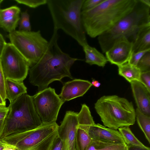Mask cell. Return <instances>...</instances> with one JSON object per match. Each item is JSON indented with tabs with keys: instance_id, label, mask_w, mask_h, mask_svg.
<instances>
[{
	"instance_id": "e0dca14e",
	"label": "cell",
	"mask_w": 150,
	"mask_h": 150,
	"mask_svg": "<svg viewBox=\"0 0 150 150\" xmlns=\"http://www.w3.org/2000/svg\"><path fill=\"white\" fill-rule=\"evenodd\" d=\"M134 38L132 52L150 50V24L140 29Z\"/></svg>"
},
{
	"instance_id": "74e56055",
	"label": "cell",
	"mask_w": 150,
	"mask_h": 150,
	"mask_svg": "<svg viewBox=\"0 0 150 150\" xmlns=\"http://www.w3.org/2000/svg\"><path fill=\"white\" fill-rule=\"evenodd\" d=\"M7 144L0 141V150H4L7 146Z\"/></svg>"
},
{
	"instance_id": "4fadbf2b",
	"label": "cell",
	"mask_w": 150,
	"mask_h": 150,
	"mask_svg": "<svg viewBox=\"0 0 150 150\" xmlns=\"http://www.w3.org/2000/svg\"><path fill=\"white\" fill-rule=\"evenodd\" d=\"M88 134L92 140L115 144H125L119 131L95 123L89 128Z\"/></svg>"
},
{
	"instance_id": "ffe728a7",
	"label": "cell",
	"mask_w": 150,
	"mask_h": 150,
	"mask_svg": "<svg viewBox=\"0 0 150 150\" xmlns=\"http://www.w3.org/2000/svg\"><path fill=\"white\" fill-rule=\"evenodd\" d=\"M118 67L119 75L124 77L127 81H137L141 82V72L136 66L129 64L128 62Z\"/></svg>"
},
{
	"instance_id": "8992f818",
	"label": "cell",
	"mask_w": 150,
	"mask_h": 150,
	"mask_svg": "<svg viewBox=\"0 0 150 150\" xmlns=\"http://www.w3.org/2000/svg\"><path fill=\"white\" fill-rule=\"evenodd\" d=\"M95 109L105 127L117 129L134 125L136 112L133 104L117 95L104 96L95 104Z\"/></svg>"
},
{
	"instance_id": "d6986e66",
	"label": "cell",
	"mask_w": 150,
	"mask_h": 150,
	"mask_svg": "<svg viewBox=\"0 0 150 150\" xmlns=\"http://www.w3.org/2000/svg\"><path fill=\"white\" fill-rule=\"evenodd\" d=\"M85 56L86 62L91 65H96L103 67L108 61L102 54L88 44L83 47Z\"/></svg>"
},
{
	"instance_id": "9a60e30c",
	"label": "cell",
	"mask_w": 150,
	"mask_h": 150,
	"mask_svg": "<svg viewBox=\"0 0 150 150\" xmlns=\"http://www.w3.org/2000/svg\"><path fill=\"white\" fill-rule=\"evenodd\" d=\"M130 83L137 108L150 117V92L139 81H133Z\"/></svg>"
},
{
	"instance_id": "d590c367",
	"label": "cell",
	"mask_w": 150,
	"mask_h": 150,
	"mask_svg": "<svg viewBox=\"0 0 150 150\" xmlns=\"http://www.w3.org/2000/svg\"><path fill=\"white\" fill-rule=\"evenodd\" d=\"M91 83L92 85L97 88L99 87L100 85V82L97 81L95 80L94 79L93 80Z\"/></svg>"
},
{
	"instance_id": "7a4b0ae2",
	"label": "cell",
	"mask_w": 150,
	"mask_h": 150,
	"mask_svg": "<svg viewBox=\"0 0 150 150\" xmlns=\"http://www.w3.org/2000/svg\"><path fill=\"white\" fill-rule=\"evenodd\" d=\"M137 1L104 0L92 9L81 11V18L86 33L91 38L98 37L129 13Z\"/></svg>"
},
{
	"instance_id": "44dd1931",
	"label": "cell",
	"mask_w": 150,
	"mask_h": 150,
	"mask_svg": "<svg viewBox=\"0 0 150 150\" xmlns=\"http://www.w3.org/2000/svg\"><path fill=\"white\" fill-rule=\"evenodd\" d=\"M86 150H127L125 144H115L92 140Z\"/></svg>"
},
{
	"instance_id": "2e32d148",
	"label": "cell",
	"mask_w": 150,
	"mask_h": 150,
	"mask_svg": "<svg viewBox=\"0 0 150 150\" xmlns=\"http://www.w3.org/2000/svg\"><path fill=\"white\" fill-rule=\"evenodd\" d=\"M20 12V8L16 6L0 9V28L9 33L15 30Z\"/></svg>"
},
{
	"instance_id": "5b68a950",
	"label": "cell",
	"mask_w": 150,
	"mask_h": 150,
	"mask_svg": "<svg viewBox=\"0 0 150 150\" xmlns=\"http://www.w3.org/2000/svg\"><path fill=\"white\" fill-rule=\"evenodd\" d=\"M8 107L9 112L4 120L0 140L10 135L33 129L42 124L32 96L27 93L10 103Z\"/></svg>"
},
{
	"instance_id": "ba28073f",
	"label": "cell",
	"mask_w": 150,
	"mask_h": 150,
	"mask_svg": "<svg viewBox=\"0 0 150 150\" xmlns=\"http://www.w3.org/2000/svg\"><path fill=\"white\" fill-rule=\"evenodd\" d=\"M11 43L20 52L32 67L40 60L47 50L49 41L37 31L15 30L9 33Z\"/></svg>"
},
{
	"instance_id": "e575fe53",
	"label": "cell",
	"mask_w": 150,
	"mask_h": 150,
	"mask_svg": "<svg viewBox=\"0 0 150 150\" xmlns=\"http://www.w3.org/2000/svg\"><path fill=\"white\" fill-rule=\"evenodd\" d=\"M127 150H150V148L145 146L143 147L138 146H127Z\"/></svg>"
},
{
	"instance_id": "8d00e7d4",
	"label": "cell",
	"mask_w": 150,
	"mask_h": 150,
	"mask_svg": "<svg viewBox=\"0 0 150 150\" xmlns=\"http://www.w3.org/2000/svg\"><path fill=\"white\" fill-rule=\"evenodd\" d=\"M4 150H18L15 147L7 144V146Z\"/></svg>"
},
{
	"instance_id": "d6a6232c",
	"label": "cell",
	"mask_w": 150,
	"mask_h": 150,
	"mask_svg": "<svg viewBox=\"0 0 150 150\" xmlns=\"http://www.w3.org/2000/svg\"><path fill=\"white\" fill-rule=\"evenodd\" d=\"M9 108L4 106L0 108V120H4L8 112Z\"/></svg>"
},
{
	"instance_id": "52a82bcc",
	"label": "cell",
	"mask_w": 150,
	"mask_h": 150,
	"mask_svg": "<svg viewBox=\"0 0 150 150\" xmlns=\"http://www.w3.org/2000/svg\"><path fill=\"white\" fill-rule=\"evenodd\" d=\"M56 122L43 123L29 131L6 137L0 140L18 150H51L58 137Z\"/></svg>"
},
{
	"instance_id": "4316f807",
	"label": "cell",
	"mask_w": 150,
	"mask_h": 150,
	"mask_svg": "<svg viewBox=\"0 0 150 150\" xmlns=\"http://www.w3.org/2000/svg\"><path fill=\"white\" fill-rule=\"evenodd\" d=\"M47 0H14L18 4L35 8L47 4Z\"/></svg>"
},
{
	"instance_id": "8fae6325",
	"label": "cell",
	"mask_w": 150,
	"mask_h": 150,
	"mask_svg": "<svg viewBox=\"0 0 150 150\" xmlns=\"http://www.w3.org/2000/svg\"><path fill=\"white\" fill-rule=\"evenodd\" d=\"M78 126V113L67 111L58 129V136L63 142V150H78L76 141Z\"/></svg>"
},
{
	"instance_id": "5bb4252c",
	"label": "cell",
	"mask_w": 150,
	"mask_h": 150,
	"mask_svg": "<svg viewBox=\"0 0 150 150\" xmlns=\"http://www.w3.org/2000/svg\"><path fill=\"white\" fill-rule=\"evenodd\" d=\"M92 86L88 81L75 79L65 83L59 96L65 102L83 96Z\"/></svg>"
},
{
	"instance_id": "3957f363",
	"label": "cell",
	"mask_w": 150,
	"mask_h": 150,
	"mask_svg": "<svg viewBox=\"0 0 150 150\" xmlns=\"http://www.w3.org/2000/svg\"><path fill=\"white\" fill-rule=\"evenodd\" d=\"M85 0H47L54 29L62 30L82 47L88 44L81 16Z\"/></svg>"
},
{
	"instance_id": "603a6c76",
	"label": "cell",
	"mask_w": 150,
	"mask_h": 150,
	"mask_svg": "<svg viewBox=\"0 0 150 150\" xmlns=\"http://www.w3.org/2000/svg\"><path fill=\"white\" fill-rule=\"evenodd\" d=\"M136 117L138 124L149 144L150 143V117L144 114L137 108Z\"/></svg>"
},
{
	"instance_id": "d4e9b609",
	"label": "cell",
	"mask_w": 150,
	"mask_h": 150,
	"mask_svg": "<svg viewBox=\"0 0 150 150\" xmlns=\"http://www.w3.org/2000/svg\"><path fill=\"white\" fill-rule=\"evenodd\" d=\"M18 24L19 30L26 31H31L30 16L27 11L21 13V16Z\"/></svg>"
},
{
	"instance_id": "f546056e",
	"label": "cell",
	"mask_w": 150,
	"mask_h": 150,
	"mask_svg": "<svg viewBox=\"0 0 150 150\" xmlns=\"http://www.w3.org/2000/svg\"><path fill=\"white\" fill-rule=\"evenodd\" d=\"M5 81V79L0 64V94L4 101L6 99Z\"/></svg>"
},
{
	"instance_id": "83f0119b",
	"label": "cell",
	"mask_w": 150,
	"mask_h": 150,
	"mask_svg": "<svg viewBox=\"0 0 150 150\" xmlns=\"http://www.w3.org/2000/svg\"><path fill=\"white\" fill-rule=\"evenodd\" d=\"M104 0H85L82 8V11H86L92 9L100 4Z\"/></svg>"
},
{
	"instance_id": "ac0fdd59",
	"label": "cell",
	"mask_w": 150,
	"mask_h": 150,
	"mask_svg": "<svg viewBox=\"0 0 150 150\" xmlns=\"http://www.w3.org/2000/svg\"><path fill=\"white\" fill-rule=\"evenodd\" d=\"M5 86L6 99L10 103L27 92V88L22 81L7 79H5Z\"/></svg>"
},
{
	"instance_id": "277c9868",
	"label": "cell",
	"mask_w": 150,
	"mask_h": 150,
	"mask_svg": "<svg viewBox=\"0 0 150 150\" xmlns=\"http://www.w3.org/2000/svg\"><path fill=\"white\" fill-rule=\"evenodd\" d=\"M150 24V6L142 0H137L132 10L111 28L98 36L103 53H105L123 37L134 38L140 29Z\"/></svg>"
},
{
	"instance_id": "4dcf8cb0",
	"label": "cell",
	"mask_w": 150,
	"mask_h": 150,
	"mask_svg": "<svg viewBox=\"0 0 150 150\" xmlns=\"http://www.w3.org/2000/svg\"><path fill=\"white\" fill-rule=\"evenodd\" d=\"M140 80L141 82L150 92V71L141 73Z\"/></svg>"
},
{
	"instance_id": "6da1fadb",
	"label": "cell",
	"mask_w": 150,
	"mask_h": 150,
	"mask_svg": "<svg viewBox=\"0 0 150 150\" xmlns=\"http://www.w3.org/2000/svg\"><path fill=\"white\" fill-rule=\"evenodd\" d=\"M58 30L54 29L48 48L39 61L29 69V81L38 87V91L48 88L55 81L66 77L73 79L70 69L75 62L81 59L72 57L59 46Z\"/></svg>"
},
{
	"instance_id": "484cf974",
	"label": "cell",
	"mask_w": 150,
	"mask_h": 150,
	"mask_svg": "<svg viewBox=\"0 0 150 150\" xmlns=\"http://www.w3.org/2000/svg\"><path fill=\"white\" fill-rule=\"evenodd\" d=\"M136 67L141 73L150 71V50L143 56L138 62Z\"/></svg>"
},
{
	"instance_id": "cb8c5ba5",
	"label": "cell",
	"mask_w": 150,
	"mask_h": 150,
	"mask_svg": "<svg viewBox=\"0 0 150 150\" xmlns=\"http://www.w3.org/2000/svg\"><path fill=\"white\" fill-rule=\"evenodd\" d=\"M118 129L127 146H146L135 137L129 127L124 126L119 128Z\"/></svg>"
},
{
	"instance_id": "60d3db41",
	"label": "cell",
	"mask_w": 150,
	"mask_h": 150,
	"mask_svg": "<svg viewBox=\"0 0 150 150\" xmlns=\"http://www.w3.org/2000/svg\"><path fill=\"white\" fill-rule=\"evenodd\" d=\"M142 1L145 4L150 6V0H142Z\"/></svg>"
},
{
	"instance_id": "836d02e7",
	"label": "cell",
	"mask_w": 150,
	"mask_h": 150,
	"mask_svg": "<svg viewBox=\"0 0 150 150\" xmlns=\"http://www.w3.org/2000/svg\"><path fill=\"white\" fill-rule=\"evenodd\" d=\"M6 43L3 36L0 33V57Z\"/></svg>"
},
{
	"instance_id": "f1b7e54d",
	"label": "cell",
	"mask_w": 150,
	"mask_h": 150,
	"mask_svg": "<svg viewBox=\"0 0 150 150\" xmlns=\"http://www.w3.org/2000/svg\"><path fill=\"white\" fill-rule=\"evenodd\" d=\"M150 50H146L137 52H132L128 63L130 64L136 66L143 56Z\"/></svg>"
},
{
	"instance_id": "7bdbcfd3",
	"label": "cell",
	"mask_w": 150,
	"mask_h": 150,
	"mask_svg": "<svg viewBox=\"0 0 150 150\" xmlns=\"http://www.w3.org/2000/svg\"></svg>"
},
{
	"instance_id": "1f68e13d",
	"label": "cell",
	"mask_w": 150,
	"mask_h": 150,
	"mask_svg": "<svg viewBox=\"0 0 150 150\" xmlns=\"http://www.w3.org/2000/svg\"><path fill=\"white\" fill-rule=\"evenodd\" d=\"M63 149L62 141L58 136L54 143L51 150H63Z\"/></svg>"
},
{
	"instance_id": "b9f144b4",
	"label": "cell",
	"mask_w": 150,
	"mask_h": 150,
	"mask_svg": "<svg viewBox=\"0 0 150 150\" xmlns=\"http://www.w3.org/2000/svg\"><path fill=\"white\" fill-rule=\"evenodd\" d=\"M4 1L3 0H0V7L1 4L2 3L3 1Z\"/></svg>"
},
{
	"instance_id": "30bf717a",
	"label": "cell",
	"mask_w": 150,
	"mask_h": 150,
	"mask_svg": "<svg viewBox=\"0 0 150 150\" xmlns=\"http://www.w3.org/2000/svg\"><path fill=\"white\" fill-rule=\"evenodd\" d=\"M36 111L42 123L56 122L60 108L64 103L50 87L32 96Z\"/></svg>"
},
{
	"instance_id": "9c48e42d",
	"label": "cell",
	"mask_w": 150,
	"mask_h": 150,
	"mask_svg": "<svg viewBox=\"0 0 150 150\" xmlns=\"http://www.w3.org/2000/svg\"><path fill=\"white\" fill-rule=\"evenodd\" d=\"M0 65L5 79L22 81L26 78L29 64L11 43H6L0 57Z\"/></svg>"
},
{
	"instance_id": "f35d334b",
	"label": "cell",
	"mask_w": 150,
	"mask_h": 150,
	"mask_svg": "<svg viewBox=\"0 0 150 150\" xmlns=\"http://www.w3.org/2000/svg\"><path fill=\"white\" fill-rule=\"evenodd\" d=\"M6 101H4L3 99L0 94V105H6Z\"/></svg>"
},
{
	"instance_id": "ab89813d",
	"label": "cell",
	"mask_w": 150,
	"mask_h": 150,
	"mask_svg": "<svg viewBox=\"0 0 150 150\" xmlns=\"http://www.w3.org/2000/svg\"><path fill=\"white\" fill-rule=\"evenodd\" d=\"M4 119L0 120V135L2 130V127L4 123Z\"/></svg>"
},
{
	"instance_id": "7402d4cb",
	"label": "cell",
	"mask_w": 150,
	"mask_h": 150,
	"mask_svg": "<svg viewBox=\"0 0 150 150\" xmlns=\"http://www.w3.org/2000/svg\"><path fill=\"white\" fill-rule=\"evenodd\" d=\"M88 129L86 127L78 126L76 134L78 150H86L92 141L88 134Z\"/></svg>"
},
{
	"instance_id": "7c38bea8",
	"label": "cell",
	"mask_w": 150,
	"mask_h": 150,
	"mask_svg": "<svg viewBox=\"0 0 150 150\" xmlns=\"http://www.w3.org/2000/svg\"><path fill=\"white\" fill-rule=\"evenodd\" d=\"M133 42L120 38L105 53L108 61L118 66L128 62L132 53Z\"/></svg>"
}]
</instances>
